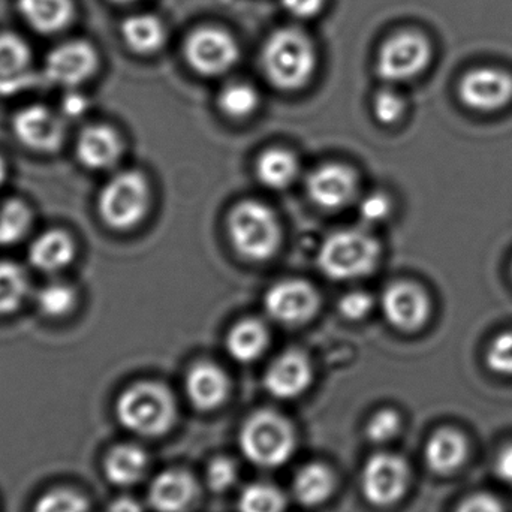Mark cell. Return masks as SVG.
Masks as SVG:
<instances>
[{"instance_id": "cell-1", "label": "cell", "mask_w": 512, "mask_h": 512, "mask_svg": "<svg viewBox=\"0 0 512 512\" xmlns=\"http://www.w3.org/2000/svg\"><path fill=\"white\" fill-rule=\"evenodd\" d=\"M312 39L300 29L285 27L268 36L262 47L265 77L277 89L297 90L309 83L316 69Z\"/></svg>"}, {"instance_id": "cell-2", "label": "cell", "mask_w": 512, "mask_h": 512, "mask_svg": "<svg viewBox=\"0 0 512 512\" xmlns=\"http://www.w3.org/2000/svg\"><path fill=\"white\" fill-rule=\"evenodd\" d=\"M116 415L129 432L144 438H158L170 432L176 423V400L165 385L138 382L120 394Z\"/></svg>"}, {"instance_id": "cell-3", "label": "cell", "mask_w": 512, "mask_h": 512, "mask_svg": "<svg viewBox=\"0 0 512 512\" xmlns=\"http://www.w3.org/2000/svg\"><path fill=\"white\" fill-rule=\"evenodd\" d=\"M243 456L259 468H279L295 451L291 421L273 409L256 411L243 423L239 436Z\"/></svg>"}, {"instance_id": "cell-4", "label": "cell", "mask_w": 512, "mask_h": 512, "mask_svg": "<svg viewBox=\"0 0 512 512\" xmlns=\"http://www.w3.org/2000/svg\"><path fill=\"white\" fill-rule=\"evenodd\" d=\"M379 245L372 236L358 230L337 231L324 240L318 252L322 273L334 280H351L375 270Z\"/></svg>"}, {"instance_id": "cell-5", "label": "cell", "mask_w": 512, "mask_h": 512, "mask_svg": "<svg viewBox=\"0 0 512 512\" xmlns=\"http://www.w3.org/2000/svg\"><path fill=\"white\" fill-rule=\"evenodd\" d=\"M149 207V183L138 171L116 174L99 192V216L105 225L116 231L137 227L149 212Z\"/></svg>"}, {"instance_id": "cell-6", "label": "cell", "mask_w": 512, "mask_h": 512, "mask_svg": "<svg viewBox=\"0 0 512 512\" xmlns=\"http://www.w3.org/2000/svg\"><path fill=\"white\" fill-rule=\"evenodd\" d=\"M231 242L240 255L265 261L274 255L282 239L276 215L258 201H243L228 218Z\"/></svg>"}, {"instance_id": "cell-7", "label": "cell", "mask_w": 512, "mask_h": 512, "mask_svg": "<svg viewBox=\"0 0 512 512\" xmlns=\"http://www.w3.org/2000/svg\"><path fill=\"white\" fill-rule=\"evenodd\" d=\"M432 59L426 36L412 30L396 33L379 48L376 71L388 83H403L420 75Z\"/></svg>"}, {"instance_id": "cell-8", "label": "cell", "mask_w": 512, "mask_h": 512, "mask_svg": "<svg viewBox=\"0 0 512 512\" xmlns=\"http://www.w3.org/2000/svg\"><path fill=\"white\" fill-rule=\"evenodd\" d=\"M411 484V469L403 457L378 453L370 457L361 474V490L373 507L390 508L402 501Z\"/></svg>"}, {"instance_id": "cell-9", "label": "cell", "mask_w": 512, "mask_h": 512, "mask_svg": "<svg viewBox=\"0 0 512 512\" xmlns=\"http://www.w3.org/2000/svg\"><path fill=\"white\" fill-rule=\"evenodd\" d=\"M185 57L192 69L206 77L227 74L240 59V48L231 33L221 27L195 29L185 42Z\"/></svg>"}, {"instance_id": "cell-10", "label": "cell", "mask_w": 512, "mask_h": 512, "mask_svg": "<svg viewBox=\"0 0 512 512\" xmlns=\"http://www.w3.org/2000/svg\"><path fill=\"white\" fill-rule=\"evenodd\" d=\"M15 138L27 149L54 153L65 143V119L44 105L21 108L12 119Z\"/></svg>"}, {"instance_id": "cell-11", "label": "cell", "mask_w": 512, "mask_h": 512, "mask_svg": "<svg viewBox=\"0 0 512 512\" xmlns=\"http://www.w3.org/2000/svg\"><path fill=\"white\" fill-rule=\"evenodd\" d=\"M264 306L274 321L300 325L315 315L319 297L315 288L304 280H283L268 289Z\"/></svg>"}, {"instance_id": "cell-12", "label": "cell", "mask_w": 512, "mask_h": 512, "mask_svg": "<svg viewBox=\"0 0 512 512\" xmlns=\"http://www.w3.org/2000/svg\"><path fill=\"white\" fill-rule=\"evenodd\" d=\"M98 68V54L84 41H71L59 45L45 59L44 75L57 86H80L89 80Z\"/></svg>"}, {"instance_id": "cell-13", "label": "cell", "mask_w": 512, "mask_h": 512, "mask_svg": "<svg viewBox=\"0 0 512 512\" xmlns=\"http://www.w3.org/2000/svg\"><path fill=\"white\" fill-rule=\"evenodd\" d=\"M459 96L472 110H501L512 99V75L496 68L474 69L460 81Z\"/></svg>"}, {"instance_id": "cell-14", "label": "cell", "mask_w": 512, "mask_h": 512, "mask_svg": "<svg viewBox=\"0 0 512 512\" xmlns=\"http://www.w3.org/2000/svg\"><path fill=\"white\" fill-rule=\"evenodd\" d=\"M382 312L393 327L414 331L426 324L430 300L423 288L411 282H396L382 294Z\"/></svg>"}, {"instance_id": "cell-15", "label": "cell", "mask_w": 512, "mask_h": 512, "mask_svg": "<svg viewBox=\"0 0 512 512\" xmlns=\"http://www.w3.org/2000/svg\"><path fill=\"white\" fill-rule=\"evenodd\" d=\"M357 186L354 171L339 164H327L316 168L306 183L310 200L325 210H337L348 206L357 194Z\"/></svg>"}, {"instance_id": "cell-16", "label": "cell", "mask_w": 512, "mask_h": 512, "mask_svg": "<svg viewBox=\"0 0 512 512\" xmlns=\"http://www.w3.org/2000/svg\"><path fill=\"white\" fill-rule=\"evenodd\" d=\"M32 53L20 36L0 35V96H14L35 84Z\"/></svg>"}, {"instance_id": "cell-17", "label": "cell", "mask_w": 512, "mask_h": 512, "mask_svg": "<svg viewBox=\"0 0 512 512\" xmlns=\"http://www.w3.org/2000/svg\"><path fill=\"white\" fill-rule=\"evenodd\" d=\"M310 361L301 352H286L268 367L264 376L265 390L276 399L291 400L301 396L312 382Z\"/></svg>"}, {"instance_id": "cell-18", "label": "cell", "mask_w": 512, "mask_h": 512, "mask_svg": "<svg viewBox=\"0 0 512 512\" xmlns=\"http://www.w3.org/2000/svg\"><path fill=\"white\" fill-rule=\"evenodd\" d=\"M122 152V138L108 125L86 126L75 144L78 161L93 171L114 167L120 161Z\"/></svg>"}, {"instance_id": "cell-19", "label": "cell", "mask_w": 512, "mask_h": 512, "mask_svg": "<svg viewBox=\"0 0 512 512\" xmlns=\"http://www.w3.org/2000/svg\"><path fill=\"white\" fill-rule=\"evenodd\" d=\"M197 496V481L189 472L168 469L150 484L149 504L156 512H186Z\"/></svg>"}, {"instance_id": "cell-20", "label": "cell", "mask_w": 512, "mask_h": 512, "mask_svg": "<svg viewBox=\"0 0 512 512\" xmlns=\"http://www.w3.org/2000/svg\"><path fill=\"white\" fill-rule=\"evenodd\" d=\"M186 393L198 411H215L230 394L227 373L213 363H197L186 376Z\"/></svg>"}, {"instance_id": "cell-21", "label": "cell", "mask_w": 512, "mask_h": 512, "mask_svg": "<svg viewBox=\"0 0 512 512\" xmlns=\"http://www.w3.org/2000/svg\"><path fill=\"white\" fill-rule=\"evenodd\" d=\"M468 453L466 436L459 430L445 427L430 436L424 448V459L433 474L450 475L465 465Z\"/></svg>"}, {"instance_id": "cell-22", "label": "cell", "mask_w": 512, "mask_h": 512, "mask_svg": "<svg viewBox=\"0 0 512 512\" xmlns=\"http://www.w3.org/2000/svg\"><path fill=\"white\" fill-rule=\"evenodd\" d=\"M77 255L74 239L63 230H48L39 234L29 248V261L42 273L54 274L65 270Z\"/></svg>"}, {"instance_id": "cell-23", "label": "cell", "mask_w": 512, "mask_h": 512, "mask_svg": "<svg viewBox=\"0 0 512 512\" xmlns=\"http://www.w3.org/2000/svg\"><path fill=\"white\" fill-rule=\"evenodd\" d=\"M105 475L119 487L140 483L149 468V457L143 448L134 444L117 445L105 459Z\"/></svg>"}, {"instance_id": "cell-24", "label": "cell", "mask_w": 512, "mask_h": 512, "mask_svg": "<svg viewBox=\"0 0 512 512\" xmlns=\"http://www.w3.org/2000/svg\"><path fill=\"white\" fill-rule=\"evenodd\" d=\"M336 478L333 471L322 463H309L295 475L292 492L303 507H318L333 495Z\"/></svg>"}, {"instance_id": "cell-25", "label": "cell", "mask_w": 512, "mask_h": 512, "mask_svg": "<svg viewBox=\"0 0 512 512\" xmlns=\"http://www.w3.org/2000/svg\"><path fill=\"white\" fill-rule=\"evenodd\" d=\"M24 20L41 33L65 29L74 17L71 0H18Z\"/></svg>"}, {"instance_id": "cell-26", "label": "cell", "mask_w": 512, "mask_h": 512, "mask_svg": "<svg viewBox=\"0 0 512 512\" xmlns=\"http://www.w3.org/2000/svg\"><path fill=\"white\" fill-rule=\"evenodd\" d=\"M123 41L135 53L152 54L161 50L167 41L162 21L155 15L137 14L126 18L122 24Z\"/></svg>"}, {"instance_id": "cell-27", "label": "cell", "mask_w": 512, "mask_h": 512, "mask_svg": "<svg viewBox=\"0 0 512 512\" xmlns=\"http://www.w3.org/2000/svg\"><path fill=\"white\" fill-rule=\"evenodd\" d=\"M268 331L262 322L245 319L231 328L227 337L228 354L239 363H252L264 354L267 348Z\"/></svg>"}, {"instance_id": "cell-28", "label": "cell", "mask_w": 512, "mask_h": 512, "mask_svg": "<svg viewBox=\"0 0 512 512\" xmlns=\"http://www.w3.org/2000/svg\"><path fill=\"white\" fill-rule=\"evenodd\" d=\"M298 174L297 158L288 150L271 149L259 156L256 176L270 189H285Z\"/></svg>"}, {"instance_id": "cell-29", "label": "cell", "mask_w": 512, "mask_h": 512, "mask_svg": "<svg viewBox=\"0 0 512 512\" xmlns=\"http://www.w3.org/2000/svg\"><path fill=\"white\" fill-rule=\"evenodd\" d=\"M30 280L26 270L12 261H0V315H11L29 297Z\"/></svg>"}, {"instance_id": "cell-30", "label": "cell", "mask_w": 512, "mask_h": 512, "mask_svg": "<svg viewBox=\"0 0 512 512\" xmlns=\"http://www.w3.org/2000/svg\"><path fill=\"white\" fill-rule=\"evenodd\" d=\"M35 303L39 312L47 318H63L77 306V292L68 283L54 280L38 289Z\"/></svg>"}, {"instance_id": "cell-31", "label": "cell", "mask_w": 512, "mask_h": 512, "mask_svg": "<svg viewBox=\"0 0 512 512\" xmlns=\"http://www.w3.org/2000/svg\"><path fill=\"white\" fill-rule=\"evenodd\" d=\"M32 227V212L20 200H8L0 204V246L20 243Z\"/></svg>"}, {"instance_id": "cell-32", "label": "cell", "mask_w": 512, "mask_h": 512, "mask_svg": "<svg viewBox=\"0 0 512 512\" xmlns=\"http://www.w3.org/2000/svg\"><path fill=\"white\" fill-rule=\"evenodd\" d=\"M219 107L227 116L243 119L251 116L258 108L259 93L252 84L236 81L228 84L219 93Z\"/></svg>"}, {"instance_id": "cell-33", "label": "cell", "mask_w": 512, "mask_h": 512, "mask_svg": "<svg viewBox=\"0 0 512 512\" xmlns=\"http://www.w3.org/2000/svg\"><path fill=\"white\" fill-rule=\"evenodd\" d=\"M285 508V496L271 484H251L240 493L239 512H285Z\"/></svg>"}, {"instance_id": "cell-34", "label": "cell", "mask_w": 512, "mask_h": 512, "mask_svg": "<svg viewBox=\"0 0 512 512\" xmlns=\"http://www.w3.org/2000/svg\"><path fill=\"white\" fill-rule=\"evenodd\" d=\"M89 502L80 493L57 489L36 502L33 512H87Z\"/></svg>"}, {"instance_id": "cell-35", "label": "cell", "mask_w": 512, "mask_h": 512, "mask_svg": "<svg viewBox=\"0 0 512 512\" xmlns=\"http://www.w3.org/2000/svg\"><path fill=\"white\" fill-rule=\"evenodd\" d=\"M402 429V418L394 409H381L367 423V438L375 444L393 441Z\"/></svg>"}, {"instance_id": "cell-36", "label": "cell", "mask_w": 512, "mask_h": 512, "mask_svg": "<svg viewBox=\"0 0 512 512\" xmlns=\"http://www.w3.org/2000/svg\"><path fill=\"white\" fill-rule=\"evenodd\" d=\"M239 471L236 463L228 457H216L206 472L207 486L215 493H224L236 484Z\"/></svg>"}, {"instance_id": "cell-37", "label": "cell", "mask_w": 512, "mask_h": 512, "mask_svg": "<svg viewBox=\"0 0 512 512\" xmlns=\"http://www.w3.org/2000/svg\"><path fill=\"white\" fill-rule=\"evenodd\" d=\"M405 99L391 89H384L373 99V113L384 125L396 123L405 113Z\"/></svg>"}, {"instance_id": "cell-38", "label": "cell", "mask_w": 512, "mask_h": 512, "mask_svg": "<svg viewBox=\"0 0 512 512\" xmlns=\"http://www.w3.org/2000/svg\"><path fill=\"white\" fill-rule=\"evenodd\" d=\"M487 366L499 375H512V331L499 334L490 343Z\"/></svg>"}, {"instance_id": "cell-39", "label": "cell", "mask_w": 512, "mask_h": 512, "mask_svg": "<svg viewBox=\"0 0 512 512\" xmlns=\"http://www.w3.org/2000/svg\"><path fill=\"white\" fill-rule=\"evenodd\" d=\"M373 307V298L367 292L354 291L340 298L339 310L346 319L360 321L369 315Z\"/></svg>"}, {"instance_id": "cell-40", "label": "cell", "mask_w": 512, "mask_h": 512, "mask_svg": "<svg viewBox=\"0 0 512 512\" xmlns=\"http://www.w3.org/2000/svg\"><path fill=\"white\" fill-rule=\"evenodd\" d=\"M391 212L390 198L384 194H372L360 204V216L367 224L384 221Z\"/></svg>"}, {"instance_id": "cell-41", "label": "cell", "mask_w": 512, "mask_h": 512, "mask_svg": "<svg viewBox=\"0 0 512 512\" xmlns=\"http://www.w3.org/2000/svg\"><path fill=\"white\" fill-rule=\"evenodd\" d=\"M456 512H505L504 505L490 493L469 496L459 505Z\"/></svg>"}, {"instance_id": "cell-42", "label": "cell", "mask_w": 512, "mask_h": 512, "mask_svg": "<svg viewBox=\"0 0 512 512\" xmlns=\"http://www.w3.org/2000/svg\"><path fill=\"white\" fill-rule=\"evenodd\" d=\"M325 0H282V6L288 14L298 20L316 17L324 8Z\"/></svg>"}, {"instance_id": "cell-43", "label": "cell", "mask_w": 512, "mask_h": 512, "mask_svg": "<svg viewBox=\"0 0 512 512\" xmlns=\"http://www.w3.org/2000/svg\"><path fill=\"white\" fill-rule=\"evenodd\" d=\"M89 110V99L81 93L71 90L62 99V116L66 119H78Z\"/></svg>"}, {"instance_id": "cell-44", "label": "cell", "mask_w": 512, "mask_h": 512, "mask_svg": "<svg viewBox=\"0 0 512 512\" xmlns=\"http://www.w3.org/2000/svg\"><path fill=\"white\" fill-rule=\"evenodd\" d=\"M495 472L502 481L512 484V444L507 445L496 457Z\"/></svg>"}, {"instance_id": "cell-45", "label": "cell", "mask_w": 512, "mask_h": 512, "mask_svg": "<svg viewBox=\"0 0 512 512\" xmlns=\"http://www.w3.org/2000/svg\"><path fill=\"white\" fill-rule=\"evenodd\" d=\"M108 512H144L140 502L132 498H120L108 508Z\"/></svg>"}, {"instance_id": "cell-46", "label": "cell", "mask_w": 512, "mask_h": 512, "mask_svg": "<svg viewBox=\"0 0 512 512\" xmlns=\"http://www.w3.org/2000/svg\"><path fill=\"white\" fill-rule=\"evenodd\" d=\"M6 164L5 161H3L2 156H0V188H2L3 183H5L6 180Z\"/></svg>"}, {"instance_id": "cell-47", "label": "cell", "mask_w": 512, "mask_h": 512, "mask_svg": "<svg viewBox=\"0 0 512 512\" xmlns=\"http://www.w3.org/2000/svg\"><path fill=\"white\" fill-rule=\"evenodd\" d=\"M114 2H117V3H134V2H138V0H114Z\"/></svg>"}]
</instances>
